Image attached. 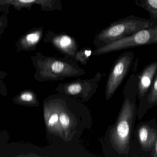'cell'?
I'll list each match as a JSON object with an SVG mask.
<instances>
[{
	"instance_id": "7a4b0ae2",
	"label": "cell",
	"mask_w": 157,
	"mask_h": 157,
	"mask_svg": "<svg viewBox=\"0 0 157 157\" xmlns=\"http://www.w3.org/2000/svg\"><path fill=\"white\" fill-rule=\"evenodd\" d=\"M138 57L135 59L132 73L124 87V99L115 123L107 128L101 139L105 157H128L137 117V69Z\"/></svg>"
},
{
	"instance_id": "7c38bea8",
	"label": "cell",
	"mask_w": 157,
	"mask_h": 157,
	"mask_svg": "<svg viewBox=\"0 0 157 157\" xmlns=\"http://www.w3.org/2000/svg\"><path fill=\"white\" fill-rule=\"evenodd\" d=\"M43 157V147L30 143H8L0 154V157Z\"/></svg>"
},
{
	"instance_id": "e0dca14e",
	"label": "cell",
	"mask_w": 157,
	"mask_h": 157,
	"mask_svg": "<svg viewBox=\"0 0 157 157\" xmlns=\"http://www.w3.org/2000/svg\"><path fill=\"white\" fill-rule=\"evenodd\" d=\"M10 5H0V41L6 29L8 26Z\"/></svg>"
},
{
	"instance_id": "30bf717a",
	"label": "cell",
	"mask_w": 157,
	"mask_h": 157,
	"mask_svg": "<svg viewBox=\"0 0 157 157\" xmlns=\"http://www.w3.org/2000/svg\"><path fill=\"white\" fill-rule=\"evenodd\" d=\"M43 42L50 43L61 54L73 59L78 50L76 39L65 32L56 33L52 30H47Z\"/></svg>"
},
{
	"instance_id": "5b68a950",
	"label": "cell",
	"mask_w": 157,
	"mask_h": 157,
	"mask_svg": "<svg viewBox=\"0 0 157 157\" xmlns=\"http://www.w3.org/2000/svg\"><path fill=\"white\" fill-rule=\"evenodd\" d=\"M157 140L155 118L139 123L133 132L128 157H151Z\"/></svg>"
},
{
	"instance_id": "52a82bcc",
	"label": "cell",
	"mask_w": 157,
	"mask_h": 157,
	"mask_svg": "<svg viewBox=\"0 0 157 157\" xmlns=\"http://www.w3.org/2000/svg\"><path fill=\"white\" fill-rule=\"evenodd\" d=\"M106 75L98 72L90 79H77L71 82L60 83L55 90L59 94L69 96L83 103L87 102L96 94L99 83Z\"/></svg>"
},
{
	"instance_id": "9a60e30c",
	"label": "cell",
	"mask_w": 157,
	"mask_h": 157,
	"mask_svg": "<svg viewBox=\"0 0 157 157\" xmlns=\"http://www.w3.org/2000/svg\"><path fill=\"white\" fill-rule=\"evenodd\" d=\"M155 107H157V71L143 110V116L149 109Z\"/></svg>"
},
{
	"instance_id": "9c48e42d",
	"label": "cell",
	"mask_w": 157,
	"mask_h": 157,
	"mask_svg": "<svg viewBox=\"0 0 157 157\" xmlns=\"http://www.w3.org/2000/svg\"><path fill=\"white\" fill-rule=\"evenodd\" d=\"M157 71V61H156L147 65L140 73H137V98L139 100L137 117L139 120L144 117L143 110Z\"/></svg>"
},
{
	"instance_id": "8fae6325",
	"label": "cell",
	"mask_w": 157,
	"mask_h": 157,
	"mask_svg": "<svg viewBox=\"0 0 157 157\" xmlns=\"http://www.w3.org/2000/svg\"><path fill=\"white\" fill-rule=\"evenodd\" d=\"M4 4L10 5L19 12L23 8L30 10L34 5H38L45 12L63 10L61 0H0V5Z\"/></svg>"
},
{
	"instance_id": "2e32d148",
	"label": "cell",
	"mask_w": 157,
	"mask_h": 157,
	"mask_svg": "<svg viewBox=\"0 0 157 157\" xmlns=\"http://www.w3.org/2000/svg\"><path fill=\"white\" fill-rule=\"evenodd\" d=\"M135 3L149 13L150 18L157 20V0H136Z\"/></svg>"
},
{
	"instance_id": "ba28073f",
	"label": "cell",
	"mask_w": 157,
	"mask_h": 157,
	"mask_svg": "<svg viewBox=\"0 0 157 157\" xmlns=\"http://www.w3.org/2000/svg\"><path fill=\"white\" fill-rule=\"evenodd\" d=\"M135 61L134 53L132 51L124 52L115 60L110 71L105 86L106 100H110L132 70Z\"/></svg>"
},
{
	"instance_id": "ac0fdd59",
	"label": "cell",
	"mask_w": 157,
	"mask_h": 157,
	"mask_svg": "<svg viewBox=\"0 0 157 157\" xmlns=\"http://www.w3.org/2000/svg\"><path fill=\"white\" fill-rule=\"evenodd\" d=\"M92 51L90 48H82L76 53L74 60L82 65H86L92 55Z\"/></svg>"
},
{
	"instance_id": "3957f363",
	"label": "cell",
	"mask_w": 157,
	"mask_h": 157,
	"mask_svg": "<svg viewBox=\"0 0 157 157\" xmlns=\"http://www.w3.org/2000/svg\"><path fill=\"white\" fill-rule=\"evenodd\" d=\"M30 59L36 69L34 78L39 82L63 80L86 73L74 59L66 56H48L36 52Z\"/></svg>"
},
{
	"instance_id": "6da1fadb",
	"label": "cell",
	"mask_w": 157,
	"mask_h": 157,
	"mask_svg": "<svg viewBox=\"0 0 157 157\" xmlns=\"http://www.w3.org/2000/svg\"><path fill=\"white\" fill-rule=\"evenodd\" d=\"M46 139L63 147L78 145L85 130L92 126L90 111L80 100L62 94L48 96L43 101Z\"/></svg>"
},
{
	"instance_id": "d6986e66",
	"label": "cell",
	"mask_w": 157,
	"mask_h": 157,
	"mask_svg": "<svg viewBox=\"0 0 157 157\" xmlns=\"http://www.w3.org/2000/svg\"><path fill=\"white\" fill-rule=\"evenodd\" d=\"M10 140V135L7 130L0 131V154Z\"/></svg>"
},
{
	"instance_id": "8992f818",
	"label": "cell",
	"mask_w": 157,
	"mask_h": 157,
	"mask_svg": "<svg viewBox=\"0 0 157 157\" xmlns=\"http://www.w3.org/2000/svg\"><path fill=\"white\" fill-rule=\"evenodd\" d=\"M155 44H157V24L113 41L103 47L96 48L92 51V55L99 56L122 50Z\"/></svg>"
},
{
	"instance_id": "44dd1931",
	"label": "cell",
	"mask_w": 157,
	"mask_h": 157,
	"mask_svg": "<svg viewBox=\"0 0 157 157\" xmlns=\"http://www.w3.org/2000/svg\"><path fill=\"white\" fill-rule=\"evenodd\" d=\"M151 157H157V140L155 145V148L152 152Z\"/></svg>"
},
{
	"instance_id": "277c9868",
	"label": "cell",
	"mask_w": 157,
	"mask_h": 157,
	"mask_svg": "<svg viewBox=\"0 0 157 157\" xmlns=\"http://www.w3.org/2000/svg\"><path fill=\"white\" fill-rule=\"evenodd\" d=\"M157 24V20L130 15L112 22L97 34L93 42L96 48L103 47L141 29Z\"/></svg>"
},
{
	"instance_id": "5bb4252c",
	"label": "cell",
	"mask_w": 157,
	"mask_h": 157,
	"mask_svg": "<svg viewBox=\"0 0 157 157\" xmlns=\"http://www.w3.org/2000/svg\"><path fill=\"white\" fill-rule=\"evenodd\" d=\"M14 104L28 107H38L40 105L36 94L30 89L21 91L13 99Z\"/></svg>"
},
{
	"instance_id": "ffe728a7",
	"label": "cell",
	"mask_w": 157,
	"mask_h": 157,
	"mask_svg": "<svg viewBox=\"0 0 157 157\" xmlns=\"http://www.w3.org/2000/svg\"><path fill=\"white\" fill-rule=\"evenodd\" d=\"M7 76V73L0 71V95L4 96H6L8 94L7 87L4 82V79Z\"/></svg>"
},
{
	"instance_id": "4fadbf2b",
	"label": "cell",
	"mask_w": 157,
	"mask_h": 157,
	"mask_svg": "<svg viewBox=\"0 0 157 157\" xmlns=\"http://www.w3.org/2000/svg\"><path fill=\"white\" fill-rule=\"evenodd\" d=\"M44 29L42 26L35 27L20 36L16 42V52L35 50L43 37Z\"/></svg>"
}]
</instances>
